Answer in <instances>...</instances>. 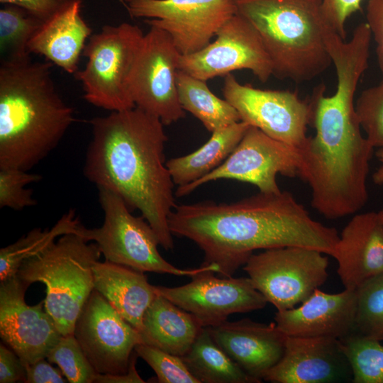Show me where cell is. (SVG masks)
<instances>
[{"instance_id":"obj_1","label":"cell","mask_w":383,"mask_h":383,"mask_svg":"<svg viewBox=\"0 0 383 383\" xmlns=\"http://www.w3.org/2000/svg\"><path fill=\"white\" fill-rule=\"evenodd\" d=\"M172 235L195 243L204 264H216L230 277L256 250L283 247L314 249L332 256L335 228L313 219L288 192L258 194L231 203L181 204L168 217Z\"/></svg>"},{"instance_id":"obj_2","label":"cell","mask_w":383,"mask_h":383,"mask_svg":"<svg viewBox=\"0 0 383 383\" xmlns=\"http://www.w3.org/2000/svg\"><path fill=\"white\" fill-rule=\"evenodd\" d=\"M90 124L85 177L118 195L131 210H139L160 245L173 249L168 217L176 206L175 184L165 162L164 124L136 106L94 118Z\"/></svg>"},{"instance_id":"obj_3","label":"cell","mask_w":383,"mask_h":383,"mask_svg":"<svg viewBox=\"0 0 383 383\" xmlns=\"http://www.w3.org/2000/svg\"><path fill=\"white\" fill-rule=\"evenodd\" d=\"M50 62L2 60L0 168L28 171L60 143L74 121L59 94Z\"/></svg>"},{"instance_id":"obj_4","label":"cell","mask_w":383,"mask_h":383,"mask_svg":"<svg viewBox=\"0 0 383 383\" xmlns=\"http://www.w3.org/2000/svg\"><path fill=\"white\" fill-rule=\"evenodd\" d=\"M235 5L260 37L273 75L302 83L331 65L321 0H237Z\"/></svg>"},{"instance_id":"obj_5","label":"cell","mask_w":383,"mask_h":383,"mask_svg":"<svg viewBox=\"0 0 383 383\" xmlns=\"http://www.w3.org/2000/svg\"><path fill=\"white\" fill-rule=\"evenodd\" d=\"M79 235L64 234L40 253L26 260L16 275L27 285L46 287L45 311L62 335L73 334L74 324L94 289L93 266L101 252Z\"/></svg>"},{"instance_id":"obj_6","label":"cell","mask_w":383,"mask_h":383,"mask_svg":"<svg viewBox=\"0 0 383 383\" xmlns=\"http://www.w3.org/2000/svg\"><path fill=\"white\" fill-rule=\"evenodd\" d=\"M99 196L104 213L99 228H87L79 224L77 234L98 245L106 261L150 272L192 277L197 273L219 272L217 265L204 264L194 269H179L165 260L158 251V238L143 217L131 213L124 200L116 194L99 188Z\"/></svg>"},{"instance_id":"obj_7","label":"cell","mask_w":383,"mask_h":383,"mask_svg":"<svg viewBox=\"0 0 383 383\" xmlns=\"http://www.w3.org/2000/svg\"><path fill=\"white\" fill-rule=\"evenodd\" d=\"M143 35L138 26L122 23L89 37L82 53L87 63L75 73L87 101L110 111L135 107L128 82Z\"/></svg>"},{"instance_id":"obj_8","label":"cell","mask_w":383,"mask_h":383,"mask_svg":"<svg viewBox=\"0 0 383 383\" xmlns=\"http://www.w3.org/2000/svg\"><path fill=\"white\" fill-rule=\"evenodd\" d=\"M328 264L319 250L283 247L252 254L243 270L267 302L284 311L301 304L325 284Z\"/></svg>"},{"instance_id":"obj_9","label":"cell","mask_w":383,"mask_h":383,"mask_svg":"<svg viewBox=\"0 0 383 383\" xmlns=\"http://www.w3.org/2000/svg\"><path fill=\"white\" fill-rule=\"evenodd\" d=\"M181 55L166 31L150 26L143 35L129 78L135 106L158 118L164 126L185 116L177 83Z\"/></svg>"},{"instance_id":"obj_10","label":"cell","mask_w":383,"mask_h":383,"mask_svg":"<svg viewBox=\"0 0 383 383\" xmlns=\"http://www.w3.org/2000/svg\"><path fill=\"white\" fill-rule=\"evenodd\" d=\"M301 162L299 149L250 126L220 166L191 184L177 187L175 196L188 195L204 184L221 179L250 183L263 193H279L277 174L289 177L299 175Z\"/></svg>"},{"instance_id":"obj_11","label":"cell","mask_w":383,"mask_h":383,"mask_svg":"<svg viewBox=\"0 0 383 383\" xmlns=\"http://www.w3.org/2000/svg\"><path fill=\"white\" fill-rule=\"evenodd\" d=\"M73 334L95 371L114 374L120 383L127 379L135 347L144 343L141 333L96 289L76 320Z\"/></svg>"},{"instance_id":"obj_12","label":"cell","mask_w":383,"mask_h":383,"mask_svg":"<svg viewBox=\"0 0 383 383\" xmlns=\"http://www.w3.org/2000/svg\"><path fill=\"white\" fill-rule=\"evenodd\" d=\"M222 91L224 99L238 112L241 121L299 150L306 143L311 104L301 99L296 92L242 84L231 73L225 76Z\"/></svg>"},{"instance_id":"obj_13","label":"cell","mask_w":383,"mask_h":383,"mask_svg":"<svg viewBox=\"0 0 383 383\" xmlns=\"http://www.w3.org/2000/svg\"><path fill=\"white\" fill-rule=\"evenodd\" d=\"M126 8L132 18L166 31L182 55L204 48L237 12L234 0H129Z\"/></svg>"},{"instance_id":"obj_14","label":"cell","mask_w":383,"mask_h":383,"mask_svg":"<svg viewBox=\"0 0 383 383\" xmlns=\"http://www.w3.org/2000/svg\"><path fill=\"white\" fill-rule=\"evenodd\" d=\"M204 48L181 55L179 70L200 79L226 76L248 70L262 83L273 75L271 60L255 28L236 12Z\"/></svg>"},{"instance_id":"obj_15","label":"cell","mask_w":383,"mask_h":383,"mask_svg":"<svg viewBox=\"0 0 383 383\" xmlns=\"http://www.w3.org/2000/svg\"><path fill=\"white\" fill-rule=\"evenodd\" d=\"M212 271L192 276L189 283L176 287L155 286L161 295L195 316L203 327L219 325L233 313L265 307L267 301L249 277L218 278Z\"/></svg>"},{"instance_id":"obj_16","label":"cell","mask_w":383,"mask_h":383,"mask_svg":"<svg viewBox=\"0 0 383 383\" xmlns=\"http://www.w3.org/2000/svg\"><path fill=\"white\" fill-rule=\"evenodd\" d=\"M28 285L17 275L0 284V335L24 365L46 358L62 335L45 311L44 300L29 306L25 300Z\"/></svg>"},{"instance_id":"obj_17","label":"cell","mask_w":383,"mask_h":383,"mask_svg":"<svg viewBox=\"0 0 383 383\" xmlns=\"http://www.w3.org/2000/svg\"><path fill=\"white\" fill-rule=\"evenodd\" d=\"M349 361L339 339L287 336L284 354L263 380L274 383L351 382Z\"/></svg>"},{"instance_id":"obj_18","label":"cell","mask_w":383,"mask_h":383,"mask_svg":"<svg viewBox=\"0 0 383 383\" xmlns=\"http://www.w3.org/2000/svg\"><path fill=\"white\" fill-rule=\"evenodd\" d=\"M356 290L329 294L316 289L299 306L277 311L274 322L287 336L342 339L355 332Z\"/></svg>"},{"instance_id":"obj_19","label":"cell","mask_w":383,"mask_h":383,"mask_svg":"<svg viewBox=\"0 0 383 383\" xmlns=\"http://www.w3.org/2000/svg\"><path fill=\"white\" fill-rule=\"evenodd\" d=\"M218 345L258 383L282 358L287 335L275 323L243 318L208 327Z\"/></svg>"},{"instance_id":"obj_20","label":"cell","mask_w":383,"mask_h":383,"mask_svg":"<svg viewBox=\"0 0 383 383\" xmlns=\"http://www.w3.org/2000/svg\"><path fill=\"white\" fill-rule=\"evenodd\" d=\"M332 257L346 289L357 290L383 273V224L378 213L355 215L343 229Z\"/></svg>"},{"instance_id":"obj_21","label":"cell","mask_w":383,"mask_h":383,"mask_svg":"<svg viewBox=\"0 0 383 383\" xmlns=\"http://www.w3.org/2000/svg\"><path fill=\"white\" fill-rule=\"evenodd\" d=\"M82 1L70 0L43 21L28 43V51L44 56L69 74L78 71V63L91 35L81 15Z\"/></svg>"},{"instance_id":"obj_22","label":"cell","mask_w":383,"mask_h":383,"mask_svg":"<svg viewBox=\"0 0 383 383\" xmlns=\"http://www.w3.org/2000/svg\"><path fill=\"white\" fill-rule=\"evenodd\" d=\"M94 289L140 333L143 318L156 293L143 272L108 261L93 266Z\"/></svg>"},{"instance_id":"obj_23","label":"cell","mask_w":383,"mask_h":383,"mask_svg":"<svg viewBox=\"0 0 383 383\" xmlns=\"http://www.w3.org/2000/svg\"><path fill=\"white\" fill-rule=\"evenodd\" d=\"M203 326L194 315L157 294L143 318L144 343L184 356Z\"/></svg>"},{"instance_id":"obj_24","label":"cell","mask_w":383,"mask_h":383,"mask_svg":"<svg viewBox=\"0 0 383 383\" xmlns=\"http://www.w3.org/2000/svg\"><path fill=\"white\" fill-rule=\"evenodd\" d=\"M250 126L240 121L215 131L198 150L169 160L166 166L174 184L177 187L187 185L220 166L235 150Z\"/></svg>"},{"instance_id":"obj_25","label":"cell","mask_w":383,"mask_h":383,"mask_svg":"<svg viewBox=\"0 0 383 383\" xmlns=\"http://www.w3.org/2000/svg\"><path fill=\"white\" fill-rule=\"evenodd\" d=\"M181 357L200 383H258L218 345L208 327L202 328Z\"/></svg>"},{"instance_id":"obj_26","label":"cell","mask_w":383,"mask_h":383,"mask_svg":"<svg viewBox=\"0 0 383 383\" xmlns=\"http://www.w3.org/2000/svg\"><path fill=\"white\" fill-rule=\"evenodd\" d=\"M177 83L182 108L198 118L209 132L240 121L237 110L227 100L216 96L206 81L179 70Z\"/></svg>"},{"instance_id":"obj_27","label":"cell","mask_w":383,"mask_h":383,"mask_svg":"<svg viewBox=\"0 0 383 383\" xmlns=\"http://www.w3.org/2000/svg\"><path fill=\"white\" fill-rule=\"evenodd\" d=\"M80 223L73 210L65 213L50 230L35 228L0 250V281L16 275L21 265L45 250L64 234L76 233Z\"/></svg>"},{"instance_id":"obj_28","label":"cell","mask_w":383,"mask_h":383,"mask_svg":"<svg viewBox=\"0 0 383 383\" xmlns=\"http://www.w3.org/2000/svg\"><path fill=\"white\" fill-rule=\"evenodd\" d=\"M43 21L25 9L6 4L0 9V50L4 60L29 57L28 43Z\"/></svg>"},{"instance_id":"obj_29","label":"cell","mask_w":383,"mask_h":383,"mask_svg":"<svg viewBox=\"0 0 383 383\" xmlns=\"http://www.w3.org/2000/svg\"><path fill=\"white\" fill-rule=\"evenodd\" d=\"M352 370L353 383H383V345L353 333L339 339Z\"/></svg>"},{"instance_id":"obj_30","label":"cell","mask_w":383,"mask_h":383,"mask_svg":"<svg viewBox=\"0 0 383 383\" xmlns=\"http://www.w3.org/2000/svg\"><path fill=\"white\" fill-rule=\"evenodd\" d=\"M355 332L380 341L383 334V273L357 290Z\"/></svg>"},{"instance_id":"obj_31","label":"cell","mask_w":383,"mask_h":383,"mask_svg":"<svg viewBox=\"0 0 383 383\" xmlns=\"http://www.w3.org/2000/svg\"><path fill=\"white\" fill-rule=\"evenodd\" d=\"M46 358L58 365L70 383H91L97 372L82 351L74 334L61 335Z\"/></svg>"},{"instance_id":"obj_32","label":"cell","mask_w":383,"mask_h":383,"mask_svg":"<svg viewBox=\"0 0 383 383\" xmlns=\"http://www.w3.org/2000/svg\"><path fill=\"white\" fill-rule=\"evenodd\" d=\"M355 111L370 145L383 148V80L361 92L355 102Z\"/></svg>"},{"instance_id":"obj_33","label":"cell","mask_w":383,"mask_h":383,"mask_svg":"<svg viewBox=\"0 0 383 383\" xmlns=\"http://www.w3.org/2000/svg\"><path fill=\"white\" fill-rule=\"evenodd\" d=\"M135 351L154 370L159 383H200L179 356L145 343L138 344Z\"/></svg>"},{"instance_id":"obj_34","label":"cell","mask_w":383,"mask_h":383,"mask_svg":"<svg viewBox=\"0 0 383 383\" xmlns=\"http://www.w3.org/2000/svg\"><path fill=\"white\" fill-rule=\"evenodd\" d=\"M41 178L17 168H0V207L19 211L35 205L33 190L25 187Z\"/></svg>"},{"instance_id":"obj_35","label":"cell","mask_w":383,"mask_h":383,"mask_svg":"<svg viewBox=\"0 0 383 383\" xmlns=\"http://www.w3.org/2000/svg\"><path fill=\"white\" fill-rule=\"evenodd\" d=\"M364 0H321L323 16L330 27L343 40L348 18L361 9Z\"/></svg>"},{"instance_id":"obj_36","label":"cell","mask_w":383,"mask_h":383,"mask_svg":"<svg viewBox=\"0 0 383 383\" xmlns=\"http://www.w3.org/2000/svg\"><path fill=\"white\" fill-rule=\"evenodd\" d=\"M366 20L372 38L376 43L377 61L383 77V0L368 1Z\"/></svg>"},{"instance_id":"obj_37","label":"cell","mask_w":383,"mask_h":383,"mask_svg":"<svg viewBox=\"0 0 383 383\" xmlns=\"http://www.w3.org/2000/svg\"><path fill=\"white\" fill-rule=\"evenodd\" d=\"M26 367L18 355L5 345H0V382H25Z\"/></svg>"},{"instance_id":"obj_38","label":"cell","mask_w":383,"mask_h":383,"mask_svg":"<svg viewBox=\"0 0 383 383\" xmlns=\"http://www.w3.org/2000/svg\"><path fill=\"white\" fill-rule=\"evenodd\" d=\"M70 0H0L3 4H13L18 6L31 15L45 21L58 10H60Z\"/></svg>"},{"instance_id":"obj_39","label":"cell","mask_w":383,"mask_h":383,"mask_svg":"<svg viewBox=\"0 0 383 383\" xmlns=\"http://www.w3.org/2000/svg\"><path fill=\"white\" fill-rule=\"evenodd\" d=\"M26 383H64L62 372L53 367L44 359L25 365Z\"/></svg>"},{"instance_id":"obj_40","label":"cell","mask_w":383,"mask_h":383,"mask_svg":"<svg viewBox=\"0 0 383 383\" xmlns=\"http://www.w3.org/2000/svg\"><path fill=\"white\" fill-rule=\"evenodd\" d=\"M376 157L382 165L372 174V180L377 184H383V148L377 150Z\"/></svg>"},{"instance_id":"obj_41","label":"cell","mask_w":383,"mask_h":383,"mask_svg":"<svg viewBox=\"0 0 383 383\" xmlns=\"http://www.w3.org/2000/svg\"><path fill=\"white\" fill-rule=\"evenodd\" d=\"M378 214H379V218H380V220H381V221H382V224H383V209L381 210V211H379L378 212Z\"/></svg>"},{"instance_id":"obj_42","label":"cell","mask_w":383,"mask_h":383,"mask_svg":"<svg viewBox=\"0 0 383 383\" xmlns=\"http://www.w3.org/2000/svg\"><path fill=\"white\" fill-rule=\"evenodd\" d=\"M118 1L123 3V4H125V2H126V1L128 2L129 0H118Z\"/></svg>"},{"instance_id":"obj_43","label":"cell","mask_w":383,"mask_h":383,"mask_svg":"<svg viewBox=\"0 0 383 383\" xmlns=\"http://www.w3.org/2000/svg\"><path fill=\"white\" fill-rule=\"evenodd\" d=\"M380 341H383V334H382V337L380 338Z\"/></svg>"},{"instance_id":"obj_44","label":"cell","mask_w":383,"mask_h":383,"mask_svg":"<svg viewBox=\"0 0 383 383\" xmlns=\"http://www.w3.org/2000/svg\"><path fill=\"white\" fill-rule=\"evenodd\" d=\"M235 1H237V0H234Z\"/></svg>"}]
</instances>
